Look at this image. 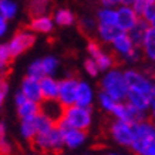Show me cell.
Here are the masks:
<instances>
[{"label": "cell", "mask_w": 155, "mask_h": 155, "mask_svg": "<svg viewBox=\"0 0 155 155\" xmlns=\"http://www.w3.org/2000/svg\"><path fill=\"white\" fill-rule=\"evenodd\" d=\"M30 144L36 151L43 154H60L64 147L63 134L57 127L51 128L48 132L44 134H36Z\"/></svg>", "instance_id": "6da1fadb"}, {"label": "cell", "mask_w": 155, "mask_h": 155, "mask_svg": "<svg viewBox=\"0 0 155 155\" xmlns=\"http://www.w3.org/2000/svg\"><path fill=\"white\" fill-rule=\"evenodd\" d=\"M103 93L110 95L115 101H121V100L127 98L128 94V85L124 77V73L120 70H110L107 74L104 75L103 81Z\"/></svg>", "instance_id": "7a4b0ae2"}, {"label": "cell", "mask_w": 155, "mask_h": 155, "mask_svg": "<svg viewBox=\"0 0 155 155\" xmlns=\"http://www.w3.org/2000/svg\"><path fill=\"white\" fill-rule=\"evenodd\" d=\"M155 141V124L147 118L145 121L135 124L134 141L131 144V151L137 155H142L144 151Z\"/></svg>", "instance_id": "3957f363"}, {"label": "cell", "mask_w": 155, "mask_h": 155, "mask_svg": "<svg viewBox=\"0 0 155 155\" xmlns=\"http://www.w3.org/2000/svg\"><path fill=\"white\" fill-rule=\"evenodd\" d=\"M63 118L66 120V122L71 128L78 130V131H87L91 125V121H93V115H91L90 108L78 107L75 104L64 110Z\"/></svg>", "instance_id": "277c9868"}, {"label": "cell", "mask_w": 155, "mask_h": 155, "mask_svg": "<svg viewBox=\"0 0 155 155\" xmlns=\"http://www.w3.org/2000/svg\"><path fill=\"white\" fill-rule=\"evenodd\" d=\"M134 131H135V124H130L125 121H114L110 125V135L117 144L122 147H131L134 141Z\"/></svg>", "instance_id": "5b68a950"}, {"label": "cell", "mask_w": 155, "mask_h": 155, "mask_svg": "<svg viewBox=\"0 0 155 155\" xmlns=\"http://www.w3.org/2000/svg\"><path fill=\"white\" fill-rule=\"evenodd\" d=\"M124 77L127 81L128 90L140 91V93H144L147 95L151 94V91L155 85V83L151 78H148L145 74H142V73H140L138 70H134V68L124 71Z\"/></svg>", "instance_id": "8992f818"}, {"label": "cell", "mask_w": 155, "mask_h": 155, "mask_svg": "<svg viewBox=\"0 0 155 155\" xmlns=\"http://www.w3.org/2000/svg\"><path fill=\"white\" fill-rule=\"evenodd\" d=\"M36 43V37L31 31H26V30H19L17 33L13 36V38L10 40V43L7 44L10 50L12 57H17L21 53L27 51L28 48H31Z\"/></svg>", "instance_id": "52a82bcc"}, {"label": "cell", "mask_w": 155, "mask_h": 155, "mask_svg": "<svg viewBox=\"0 0 155 155\" xmlns=\"http://www.w3.org/2000/svg\"><path fill=\"white\" fill-rule=\"evenodd\" d=\"M80 81L75 77H67L64 80L58 81V101L64 107H71L75 104V95H77V87Z\"/></svg>", "instance_id": "ba28073f"}, {"label": "cell", "mask_w": 155, "mask_h": 155, "mask_svg": "<svg viewBox=\"0 0 155 155\" xmlns=\"http://www.w3.org/2000/svg\"><path fill=\"white\" fill-rule=\"evenodd\" d=\"M114 50L120 54V56L124 57V60L127 61H137L140 58V51H138V47L134 46V43L131 41V38L128 37L127 33H122L118 38H115L113 43Z\"/></svg>", "instance_id": "9c48e42d"}, {"label": "cell", "mask_w": 155, "mask_h": 155, "mask_svg": "<svg viewBox=\"0 0 155 155\" xmlns=\"http://www.w3.org/2000/svg\"><path fill=\"white\" fill-rule=\"evenodd\" d=\"M87 51L90 53L91 58L95 61V64H97L100 71H108L115 63L114 57L110 56L108 53L103 51L100 44L97 41H94V40H90L88 46H87Z\"/></svg>", "instance_id": "30bf717a"}, {"label": "cell", "mask_w": 155, "mask_h": 155, "mask_svg": "<svg viewBox=\"0 0 155 155\" xmlns=\"http://www.w3.org/2000/svg\"><path fill=\"white\" fill-rule=\"evenodd\" d=\"M117 10V21H115V26H117L120 30H122L124 33H128L137 23L140 17L137 16V13L134 12L131 6H124L120 5Z\"/></svg>", "instance_id": "8fae6325"}, {"label": "cell", "mask_w": 155, "mask_h": 155, "mask_svg": "<svg viewBox=\"0 0 155 155\" xmlns=\"http://www.w3.org/2000/svg\"><path fill=\"white\" fill-rule=\"evenodd\" d=\"M64 110L66 107L58 100H43L40 103V113L46 115L48 120H51L54 124H57L64 117Z\"/></svg>", "instance_id": "7c38bea8"}, {"label": "cell", "mask_w": 155, "mask_h": 155, "mask_svg": "<svg viewBox=\"0 0 155 155\" xmlns=\"http://www.w3.org/2000/svg\"><path fill=\"white\" fill-rule=\"evenodd\" d=\"M20 91L30 101H34V103H38V104L43 101L41 90H40V80H37V78L26 75L23 83H21V90Z\"/></svg>", "instance_id": "4fadbf2b"}, {"label": "cell", "mask_w": 155, "mask_h": 155, "mask_svg": "<svg viewBox=\"0 0 155 155\" xmlns=\"http://www.w3.org/2000/svg\"><path fill=\"white\" fill-rule=\"evenodd\" d=\"M61 134H63L64 145L68 147L70 150L78 148L81 144H84L85 138H87L85 131H78V130H74V128H67L64 131H61Z\"/></svg>", "instance_id": "5bb4252c"}, {"label": "cell", "mask_w": 155, "mask_h": 155, "mask_svg": "<svg viewBox=\"0 0 155 155\" xmlns=\"http://www.w3.org/2000/svg\"><path fill=\"white\" fill-rule=\"evenodd\" d=\"M127 101L130 105H132L134 108L140 110L142 113L150 111L151 107V101H150V95L140 93V91H134V90H128L127 94Z\"/></svg>", "instance_id": "9a60e30c"}, {"label": "cell", "mask_w": 155, "mask_h": 155, "mask_svg": "<svg viewBox=\"0 0 155 155\" xmlns=\"http://www.w3.org/2000/svg\"><path fill=\"white\" fill-rule=\"evenodd\" d=\"M40 90H41L43 100L58 98V81H56L50 75H46L40 80Z\"/></svg>", "instance_id": "2e32d148"}, {"label": "cell", "mask_w": 155, "mask_h": 155, "mask_svg": "<svg viewBox=\"0 0 155 155\" xmlns=\"http://www.w3.org/2000/svg\"><path fill=\"white\" fill-rule=\"evenodd\" d=\"M93 103V90L85 81H80L77 87V95H75V105L78 107L90 108Z\"/></svg>", "instance_id": "e0dca14e"}, {"label": "cell", "mask_w": 155, "mask_h": 155, "mask_svg": "<svg viewBox=\"0 0 155 155\" xmlns=\"http://www.w3.org/2000/svg\"><path fill=\"white\" fill-rule=\"evenodd\" d=\"M28 28L36 31V33H50L54 28V21L47 14L46 16H40V17H34L28 24Z\"/></svg>", "instance_id": "ac0fdd59"}, {"label": "cell", "mask_w": 155, "mask_h": 155, "mask_svg": "<svg viewBox=\"0 0 155 155\" xmlns=\"http://www.w3.org/2000/svg\"><path fill=\"white\" fill-rule=\"evenodd\" d=\"M148 27H150V24L147 23V21H144L142 19L138 20V23L134 26V27L128 31V37L131 38V41L134 43V46L135 47H141L142 41H144V37H145L147 34V30H148Z\"/></svg>", "instance_id": "d6986e66"}, {"label": "cell", "mask_w": 155, "mask_h": 155, "mask_svg": "<svg viewBox=\"0 0 155 155\" xmlns=\"http://www.w3.org/2000/svg\"><path fill=\"white\" fill-rule=\"evenodd\" d=\"M144 56L151 61H155V27H148L144 41L141 44Z\"/></svg>", "instance_id": "ffe728a7"}, {"label": "cell", "mask_w": 155, "mask_h": 155, "mask_svg": "<svg viewBox=\"0 0 155 155\" xmlns=\"http://www.w3.org/2000/svg\"><path fill=\"white\" fill-rule=\"evenodd\" d=\"M51 6V0H30L28 2L27 12L30 14V17H40V16H46Z\"/></svg>", "instance_id": "44dd1931"}, {"label": "cell", "mask_w": 155, "mask_h": 155, "mask_svg": "<svg viewBox=\"0 0 155 155\" xmlns=\"http://www.w3.org/2000/svg\"><path fill=\"white\" fill-rule=\"evenodd\" d=\"M97 31L100 38L105 43H114L115 38H118L124 33L117 26H97Z\"/></svg>", "instance_id": "7402d4cb"}, {"label": "cell", "mask_w": 155, "mask_h": 155, "mask_svg": "<svg viewBox=\"0 0 155 155\" xmlns=\"http://www.w3.org/2000/svg\"><path fill=\"white\" fill-rule=\"evenodd\" d=\"M117 21V10L103 7L97 12V23L98 26H115Z\"/></svg>", "instance_id": "603a6c76"}, {"label": "cell", "mask_w": 155, "mask_h": 155, "mask_svg": "<svg viewBox=\"0 0 155 155\" xmlns=\"http://www.w3.org/2000/svg\"><path fill=\"white\" fill-rule=\"evenodd\" d=\"M53 21L56 24H58V26H61V27H67V26L74 24L75 16L70 9H58V10H56V13H54Z\"/></svg>", "instance_id": "cb8c5ba5"}, {"label": "cell", "mask_w": 155, "mask_h": 155, "mask_svg": "<svg viewBox=\"0 0 155 155\" xmlns=\"http://www.w3.org/2000/svg\"><path fill=\"white\" fill-rule=\"evenodd\" d=\"M38 113H40V104L30 101V100H26V103H23L20 107H17V114H19L20 120L36 117Z\"/></svg>", "instance_id": "d4e9b609"}, {"label": "cell", "mask_w": 155, "mask_h": 155, "mask_svg": "<svg viewBox=\"0 0 155 155\" xmlns=\"http://www.w3.org/2000/svg\"><path fill=\"white\" fill-rule=\"evenodd\" d=\"M20 132L23 135L24 140L27 141H31L34 137H36V122H34V117L30 118H24L21 120V124H20Z\"/></svg>", "instance_id": "484cf974"}, {"label": "cell", "mask_w": 155, "mask_h": 155, "mask_svg": "<svg viewBox=\"0 0 155 155\" xmlns=\"http://www.w3.org/2000/svg\"><path fill=\"white\" fill-rule=\"evenodd\" d=\"M12 58H13V57L10 54L9 46H7V44H0V77L5 78Z\"/></svg>", "instance_id": "4316f807"}, {"label": "cell", "mask_w": 155, "mask_h": 155, "mask_svg": "<svg viewBox=\"0 0 155 155\" xmlns=\"http://www.w3.org/2000/svg\"><path fill=\"white\" fill-rule=\"evenodd\" d=\"M34 122H36V132L37 134H44V132H48L51 128L56 127V124L48 120L46 115H43L41 113H38L36 117H34Z\"/></svg>", "instance_id": "83f0119b"}, {"label": "cell", "mask_w": 155, "mask_h": 155, "mask_svg": "<svg viewBox=\"0 0 155 155\" xmlns=\"http://www.w3.org/2000/svg\"><path fill=\"white\" fill-rule=\"evenodd\" d=\"M0 13L6 20L13 19L17 14V5L13 0H0Z\"/></svg>", "instance_id": "f1b7e54d"}, {"label": "cell", "mask_w": 155, "mask_h": 155, "mask_svg": "<svg viewBox=\"0 0 155 155\" xmlns=\"http://www.w3.org/2000/svg\"><path fill=\"white\" fill-rule=\"evenodd\" d=\"M144 21H147L148 24H151L155 19V0H148L144 2V7H142L141 17Z\"/></svg>", "instance_id": "f546056e"}, {"label": "cell", "mask_w": 155, "mask_h": 155, "mask_svg": "<svg viewBox=\"0 0 155 155\" xmlns=\"http://www.w3.org/2000/svg\"><path fill=\"white\" fill-rule=\"evenodd\" d=\"M41 60V67H43V71H44V75H50L54 74L58 67V60L56 57L53 56H48V57H44V58H40Z\"/></svg>", "instance_id": "4dcf8cb0"}, {"label": "cell", "mask_w": 155, "mask_h": 155, "mask_svg": "<svg viewBox=\"0 0 155 155\" xmlns=\"http://www.w3.org/2000/svg\"><path fill=\"white\" fill-rule=\"evenodd\" d=\"M27 75L33 77V78H37V80H41L43 77H46L44 71H43V67H41V60H36L28 66Z\"/></svg>", "instance_id": "1f68e13d"}, {"label": "cell", "mask_w": 155, "mask_h": 155, "mask_svg": "<svg viewBox=\"0 0 155 155\" xmlns=\"http://www.w3.org/2000/svg\"><path fill=\"white\" fill-rule=\"evenodd\" d=\"M98 100H100V104H101V107L107 111V113H111L114 110V107H115V104L118 103V101H115V100H113L110 95H107L105 93H100L98 95Z\"/></svg>", "instance_id": "d6a6232c"}, {"label": "cell", "mask_w": 155, "mask_h": 155, "mask_svg": "<svg viewBox=\"0 0 155 155\" xmlns=\"http://www.w3.org/2000/svg\"><path fill=\"white\" fill-rule=\"evenodd\" d=\"M84 68L91 77H97L100 73L98 67H97V64H95V61L93 60V58H87V60L84 61Z\"/></svg>", "instance_id": "836d02e7"}, {"label": "cell", "mask_w": 155, "mask_h": 155, "mask_svg": "<svg viewBox=\"0 0 155 155\" xmlns=\"http://www.w3.org/2000/svg\"><path fill=\"white\" fill-rule=\"evenodd\" d=\"M7 94H9V84H7L6 78L0 77V107L3 105Z\"/></svg>", "instance_id": "e575fe53"}, {"label": "cell", "mask_w": 155, "mask_h": 155, "mask_svg": "<svg viewBox=\"0 0 155 155\" xmlns=\"http://www.w3.org/2000/svg\"><path fill=\"white\" fill-rule=\"evenodd\" d=\"M95 20L90 19V17H84L80 21V28L83 31H93V28H95Z\"/></svg>", "instance_id": "d590c367"}, {"label": "cell", "mask_w": 155, "mask_h": 155, "mask_svg": "<svg viewBox=\"0 0 155 155\" xmlns=\"http://www.w3.org/2000/svg\"><path fill=\"white\" fill-rule=\"evenodd\" d=\"M150 101H151V107H150V120L155 124V85L152 91L150 94Z\"/></svg>", "instance_id": "8d00e7d4"}, {"label": "cell", "mask_w": 155, "mask_h": 155, "mask_svg": "<svg viewBox=\"0 0 155 155\" xmlns=\"http://www.w3.org/2000/svg\"><path fill=\"white\" fill-rule=\"evenodd\" d=\"M100 2H101L103 7H108V9H114V7L121 5L120 0H100Z\"/></svg>", "instance_id": "74e56055"}, {"label": "cell", "mask_w": 155, "mask_h": 155, "mask_svg": "<svg viewBox=\"0 0 155 155\" xmlns=\"http://www.w3.org/2000/svg\"><path fill=\"white\" fill-rule=\"evenodd\" d=\"M26 97H24V94L21 93V91H19L17 94H16V97H14V101H16V107H20L23 103H26Z\"/></svg>", "instance_id": "f35d334b"}, {"label": "cell", "mask_w": 155, "mask_h": 155, "mask_svg": "<svg viewBox=\"0 0 155 155\" xmlns=\"http://www.w3.org/2000/svg\"><path fill=\"white\" fill-rule=\"evenodd\" d=\"M6 31H7V20L0 17V37L5 36Z\"/></svg>", "instance_id": "ab89813d"}, {"label": "cell", "mask_w": 155, "mask_h": 155, "mask_svg": "<svg viewBox=\"0 0 155 155\" xmlns=\"http://www.w3.org/2000/svg\"><path fill=\"white\" fill-rule=\"evenodd\" d=\"M142 155H155V141L152 142L145 151H144V154Z\"/></svg>", "instance_id": "60d3db41"}, {"label": "cell", "mask_w": 155, "mask_h": 155, "mask_svg": "<svg viewBox=\"0 0 155 155\" xmlns=\"http://www.w3.org/2000/svg\"><path fill=\"white\" fill-rule=\"evenodd\" d=\"M3 140H7L6 138V125L5 122H0V141H3Z\"/></svg>", "instance_id": "b9f144b4"}, {"label": "cell", "mask_w": 155, "mask_h": 155, "mask_svg": "<svg viewBox=\"0 0 155 155\" xmlns=\"http://www.w3.org/2000/svg\"><path fill=\"white\" fill-rule=\"evenodd\" d=\"M134 2H135V0H120V3L124 5V6H132L134 5Z\"/></svg>", "instance_id": "7bdbcfd3"}, {"label": "cell", "mask_w": 155, "mask_h": 155, "mask_svg": "<svg viewBox=\"0 0 155 155\" xmlns=\"http://www.w3.org/2000/svg\"><path fill=\"white\" fill-rule=\"evenodd\" d=\"M104 155H121V154H117V152H107V154H104Z\"/></svg>", "instance_id": "ee69618b"}, {"label": "cell", "mask_w": 155, "mask_h": 155, "mask_svg": "<svg viewBox=\"0 0 155 155\" xmlns=\"http://www.w3.org/2000/svg\"><path fill=\"white\" fill-rule=\"evenodd\" d=\"M150 26H151V27H155V19H154V21H152V23H151Z\"/></svg>", "instance_id": "f6af8a7d"}, {"label": "cell", "mask_w": 155, "mask_h": 155, "mask_svg": "<svg viewBox=\"0 0 155 155\" xmlns=\"http://www.w3.org/2000/svg\"><path fill=\"white\" fill-rule=\"evenodd\" d=\"M135 2H148V0H135Z\"/></svg>", "instance_id": "bcb514c9"}, {"label": "cell", "mask_w": 155, "mask_h": 155, "mask_svg": "<svg viewBox=\"0 0 155 155\" xmlns=\"http://www.w3.org/2000/svg\"><path fill=\"white\" fill-rule=\"evenodd\" d=\"M31 155H37V154H31Z\"/></svg>", "instance_id": "7dc6e473"}, {"label": "cell", "mask_w": 155, "mask_h": 155, "mask_svg": "<svg viewBox=\"0 0 155 155\" xmlns=\"http://www.w3.org/2000/svg\"><path fill=\"white\" fill-rule=\"evenodd\" d=\"M0 17H2V13H0Z\"/></svg>", "instance_id": "c3c4849f"}]
</instances>
